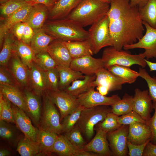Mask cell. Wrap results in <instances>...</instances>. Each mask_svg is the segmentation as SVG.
Returning <instances> with one entry per match:
<instances>
[{"label":"cell","instance_id":"28","mask_svg":"<svg viewBox=\"0 0 156 156\" xmlns=\"http://www.w3.org/2000/svg\"><path fill=\"white\" fill-rule=\"evenodd\" d=\"M73 59L93 54L92 46L89 38L82 41H63Z\"/></svg>","mask_w":156,"mask_h":156},{"label":"cell","instance_id":"56","mask_svg":"<svg viewBox=\"0 0 156 156\" xmlns=\"http://www.w3.org/2000/svg\"><path fill=\"white\" fill-rule=\"evenodd\" d=\"M96 87V89L98 92L103 95L106 96L109 91L108 88L105 86L99 85Z\"/></svg>","mask_w":156,"mask_h":156},{"label":"cell","instance_id":"45","mask_svg":"<svg viewBox=\"0 0 156 156\" xmlns=\"http://www.w3.org/2000/svg\"><path fill=\"white\" fill-rule=\"evenodd\" d=\"M44 71L47 90H59V76L56 67Z\"/></svg>","mask_w":156,"mask_h":156},{"label":"cell","instance_id":"11","mask_svg":"<svg viewBox=\"0 0 156 156\" xmlns=\"http://www.w3.org/2000/svg\"><path fill=\"white\" fill-rule=\"evenodd\" d=\"M94 87L79 95L77 99L79 105L85 108L100 105L111 106L121 99L118 94L107 96L95 90Z\"/></svg>","mask_w":156,"mask_h":156},{"label":"cell","instance_id":"37","mask_svg":"<svg viewBox=\"0 0 156 156\" xmlns=\"http://www.w3.org/2000/svg\"><path fill=\"white\" fill-rule=\"evenodd\" d=\"M16 41L13 35L8 32L5 38L0 53V65L6 66L14 52Z\"/></svg>","mask_w":156,"mask_h":156},{"label":"cell","instance_id":"4","mask_svg":"<svg viewBox=\"0 0 156 156\" xmlns=\"http://www.w3.org/2000/svg\"><path fill=\"white\" fill-rule=\"evenodd\" d=\"M109 106L100 105L90 108L84 107L75 125L79 128L86 139L93 136L95 126L102 121L107 114L112 112Z\"/></svg>","mask_w":156,"mask_h":156},{"label":"cell","instance_id":"15","mask_svg":"<svg viewBox=\"0 0 156 156\" xmlns=\"http://www.w3.org/2000/svg\"><path fill=\"white\" fill-rule=\"evenodd\" d=\"M26 106V113L34 123L38 127L41 116L42 102L40 96L29 88L24 89L23 92Z\"/></svg>","mask_w":156,"mask_h":156},{"label":"cell","instance_id":"61","mask_svg":"<svg viewBox=\"0 0 156 156\" xmlns=\"http://www.w3.org/2000/svg\"><path fill=\"white\" fill-rule=\"evenodd\" d=\"M26 1L28 2H32L33 3H34V0H23Z\"/></svg>","mask_w":156,"mask_h":156},{"label":"cell","instance_id":"8","mask_svg":"<svg viewBox=\"0 0 156 156\" xmlns=\"http://www.w3.org/2000/svg\"><path fill=\"white\" fill-rule=\"evenodd\" d=\"M142 23L146 29L145 34L137 42L124 46L125 50L135 48H142L144 51L140 54L146 59L156 58V28L151 27L145 22Z\"/></svg>","mask_w":156,"mask_h":156},{"label":"cell","instance_id":"6","mask_svg":"<svg viewBox=\"0 0 156 156\" xmlns=\"http://www.w3.org/2000/svg\"><path fill=\"white\" fill-rule=\"evenodd\" d=\"M101 58L104 67L106 69L114 65L130 67L136 64L143 68L147 65L145 58L142 57L140 53L132 54L126 51L117 50L112 46L109 47L104 49Z\"/></svg>","mask_w":156,"mask_h":156},{"label":"cell","instance_id":"58","mask_svg":"<svg viewBox=\"0 0 156 156\" xmlns=\"http://www.w3.org/2000/svg\"><path fill=\"white\" fill-rule=\"evenodd\" d=\"M11 152L5 149H2L0 151V156H8L11 155Z\"/></svg>","mask_w":156,"mask_h":156},{"label":"cell","instance_id":"7","mask_svg":"<svg viewBox=\"0 0 156 156\" xmlns=\"http://www.w3.org/2000/svg\"><path fill=\"white\" fill-rule=\"evenodd\" d=\"M88 31L94 54L104 47L113 46L107 14L92 25Z\"/></svg>","mask_w":156,"mask_h":156},{"label":"cell","instance_id":"36","mask_svg":"<svg viewBox=\"0 0 156 156\" xmlns=\"http://www.w3.org/2000/svg\"><path fill=\"white\" fill-rule=\"evenodd\" d=\"M14 51L29 68L33 62L35 55L30 45L18 40L15 41Z\"/></svg>","mask_w":156,"mask_h":156},{"label":"cell","instance_id":"24","mask_svg":"<svg viewBox=\"0 0 156 156\" xmlns=\"http://www.w3.org/2000/svg\"><path fill=\"white\" fill-rule=\"evenodd\" d=\"M58 135L38 129L36 142L40 149L39 156H49L52 153L54 143Z\"/></svg>","mask_w":156,"mask_h":156},{"label":"cell","instance_id":"52","mask_svg":"<svg viewBox=\"0 0 156 156\" xmlns=\"http://www.w3.org/2000/svg\"><path fill=\"white\" fill-rule=\"evenodd\" d=\"M25 23L21 22L15 25L11 28L13 34L18 40L21 41Z\"/></svg>","mask_w":156,"mask_h":156},{"label":"cell","instance_id":"14","mask_svg":"<svg viewBox=\"0 0 156 156\" xmlns=\"http://www.w3.org/2000/svg\"><path fill=\"white\" fill-rule=\"evenodd\" d=\"M70 67L85 75H92L104 67V65L101 58H96L88 55L73 59Z\"/></svg>","mask_w":156,"mask_h":156},{"label":"cell","instance_id":"39","mask_svg":"<svg viewBox=\"0 0 156 156\" xmlns=\"http://www.w3.org/2000/svg\"><path fill=\"white\" fill-rule=\"evenodd\" d=\"M34 4V3L23 0H8L0 4L1 15L5 18L24 6Z\"/></svg>","mask_w":156,"mask_h":156},{"label":"cell","instance_id":"34","mask_svg":"<svg viewBox=\"0 0 156 156\" xmlns=\"http://www.w3.org/2000/svg\"><path fill=\"white\" fill-rule=\"evenodd\" d=\"M139 13L143 21L156 28V0H148L144 7L139 8Z\"/></svg>","mask_w":156,"mask_h":156},{"label":"cell","instance_id":"22","mask_svg":"<svg viewBox=\"0 0 156 156\" xmlns=\"http://www.w3.org/2000/svg\"><path fill=\"white\" fill-rule=\"evenodd\" d=\"M152 132L146 123L137 122L129 125L127 140L135 145L142 144L151 140Z\"/></svg>","mask_w":156,"mask_h":156},{"label":"cell","instance_id":"30","mask_svg":"<svg viewBox=\"0 0 156 156\" xmlns=\"http://www.w3.org/2000/svg\"><path fill=\"white\" fill-rule=\"evenodd\" d=\"M56 68L59 76V89L64 90L74 81L84 78L85 75L70 67L57 66Z\"/></svg>","mask_w":156,"mask_h":156},{"label":"cell","instance_id":"50","mask_svg":"<svg viewBox=\"0 0 156 156\" xmlns=\"http://www.w3.org/2000/svg\"><path fill=\"white\" fill-rule=\"evenodd\" d=\"M153 108L155 112L153 116L146 122L152 132V137L150 142L156 145V102H153Z\"/></svg>","mask_w":156,"mask_h":156},{"label":"cell","instance_id":"41","mask_svg":"<svg viewBox=\"0 0 156 156\" xmlns=\"http://www.w3.org/2000/svg\"><path fill=\"white\" fill-rule=\"evenodd\" d=\"M81 132L77 126L75 125L70 131L65 133L64 135L75 148L83 150L85 142L81 134Z\"/></svg>","mask_w":156,"mask_h":156},{"label":"cell","instance_id":"12","mask_svg":"<svg viewBox=\"0 0 156 156\" xmlns=\"http://www.w3.org/2000/svg\"><path fill=\"white\" fill-rule=\"evenodd\" d=\"M6 66L20 88H29V68L15 51Z\"/></svg>","mask_w":156,"mask_h":156},{"label":"cell","instance_id":"23","mask_svg":"<svg viewBox=\"0 0 156 156\" xmlns=\"http://www.w3.org/2000/svg\"><path fill=\"white\" fill-rule=\"evenodd\" d=\"M49 10L45 5L35 4L24 22L29 25L34 30L42 28L48 17Z\"/></svg>","mask_w":156,"mask_h":156},{"label":"cell","instance_id":"49","mask_svg":"<svg viewBox=\"0 0 156 156\" xmlns=\"http://www.w3.org/2000/svg\"><path fill=\"white\" fill-rule=\"evenodd\" d=\"M150 142L148 141L140 145L133 144L127 140V145L128 149V155L129 156H142L146 146Z\"/></svg>","mask_w":156,"mask_h":156},{"label":"cell","instance_id":"51","mask_svg":"<svg viewBox=\"0 0 156 156\" xmlns=\"http://www.w3.org/2000/svg\"><path fill=\"white\" fill-rule=\"evenodd\" d=\"M34 34V29L29 25L25 23L21 41L30 45Z\"/></svg>","mask_w":156,"mask_h":156},{"label":"cell","instance_id":"31","mask_svg":"<svg viewBox=\"0 0 156 156\" xmlns=\"http://www.w3.org/2000/svg\"><path fill=\"white\" fill-rule=\"evenodd\" d=\"M95 74L85 75L82 79L73 81L71 84L64 90L69 94L77 98L80 94L87 91L92 87V84L95 79Z\"/></svg>","mask_w":156,"mask_h":156},{"label":"cell","instance_id":"9","mask_svg":"<svg viewBox=\"0 0 156 156\" xmlns=\"http://www.w3.org/2000/svg\"><path fill=\"white\" fill-rule=\"evenodd\" d=\"M129 125H122L117 129L107 133L109 146L114 155L126 156L128 154L127 145Z\"/></svg>","mask_w":156,"mask_h":156},{"label":"cell","instance_id":"2","mask_svg":"<svg viewBox=\"0 0 156 156\" xmlns=\"http://www.w3.org/2000/svg\"><path fill=\"white\" fill-rule=\"evenodd\" d=\"M42 28L56 39L64 42L82 41L89 38L88 31L67 17L47 21Z\"/></svg>","mask_w":156,"mask_h":156},{"label":"cell","instance_id":"3","mask_svg":"<svg viewBox=\"0 0 156 156\" xmlns=\"http://www.w3.org/2000/svg\"><path fill=\"white\" fill-rule=\"evenodd\" d=\"M109 8V4L102 0H82L66 17L84 27L107 15Z\"/></svg>","mask_w":156,"mask_h":156},{"label":"cell","instance_id":"5","mask_svg":"<svg viewBox=\"0 0 156 156\" xmlns=\"http://www.w3.org/2000/svg\"><path fill=\"white\" fill-rule=\"evenodd\" d=\"M42 109L38 127L44 130L60 135L62 132L60 116L47 90L42 94Z\"/></svg>","mask_w":156,"mask_h":156},{"label":"cell","instance_id":"19","mask_svg":"<svg viewBox=\"0 0 156 156\" xmlns=\"http://www.w3.org/2000/svg\"><path fill=\"white\" fill-rule=\"evenodd\" d=\"M47 52L57 66L70 67L73 58L63 41L57 39L53 41L48 46Z\"/></svg>","mask_w":156,"mask_h":156},{"label":"cell","instance_id":"17","mask_svg":"<svg viewBox=\"0 0 156 156\" xmlns=\"http://www.w3.org/2000/svg\"><path fill=\"white\" fill-rule=\"evenodd\" d=\"M96 78L92 84L95 88L99 85L107 87L109 91L121 90L123 84L127 83L125 79L113 74L103 67L99 69L95 74Z\"/></svg>","mask_w":156,"mask_h":156},{"label":"cell","instance_id":"47","mask_svg":"<svg viewBox=\"0 0 156 156\" xmlns=\"http://www.w3.org/2000/svg\"><path fill=\"white\" fill-rule=\"evenodd\" d=\"M118 121L121 125H129L137 122L146 123V121L140 115L133 110L126 114L118 116Z\"/></svg>","mask_w":156,"mask_h":156},{"label":"cell","instance_id":"29","mask_svg":"<svg viewBox=\"0 0 156 156\" xmlns=\"http://www.w3.org/2000/svg\"><path fill=\"white\" fill-rule=\"evenodd\" d=\"M34 30V34L30 45L35 54L47 52L50 43L56 39L47 34L42 28Z\"/></svg>","mask_w":156,"mask_h":156},{"label":"cell","instance_id":"10","mask_svg":"<svg viewBox=\"0 0 156 156\" xmlns=\"http://www.w3.org/2000/svg\"><path fill=\"white\" fill-rule=\"evenodd\" d=\"M47 91L52 101L60 111L61 120L80 105L77 98L64 90H47Z\"/></svg>","mask_w":156,"mask_h":156},{"label":"cell","instance_id":"42","mask_svg":"<svg viewBox=\"0 0 156 156\" xmlns=\"http://www.w3.org/2000/svg\"><path fill=\"white\" fill-rule=\"evenodd\" d=\"M33 62L43 71L56 68L57 65L47 51L35 55Z\"/></svg>","mask_w":156,"mask_h":156},{"label":"cell","instance_id":"44","mask_svg":"<svg viewBox=\"0 0 156 156\" xmlns=\"http://www.w3.org/2000/svg\"><path fill=\"white\" fill-rule=\"evenodd\" d=\"M118 117L112 112H109L102 121L97 124L98 128L107 133L117 129L122 125L118 122Z\"/></svg>","mask_w":156,"mask_h":156},{"label":"cell","instance_id":"59","mask_svg":"<svg viewBox=\"0 0 156 156\" xmlns=\"http://www.w3.org/2000/svg\"><path fill=\"white\" fill-rule=\"evenodd\" d=\"M105 2L109 4H110L112 0H102Z\"/></svg>","mask_w":156,"mask_h":156},{"label":"cell","instance_id":"16","mask_svg":"<svg viewBox=\"0 0 156 156\" xmlns=\"http://www.w3.org/2000/svg\"><path fill=\"white\" fill-rule=\"evenodd\" d=\"M11 105L16 127L25 136L36 142L38 129L34 126L31 119L24 111L12 103Z\"/></svg>","mask_w":156,"mask_h":156},{"label":"cell","instance_id":"33","mask_svg":"<svg viewBox=\"0 0 156 156\" xmlns=\"http://www.w3.org/2000/svg\"><path fill=\"white\" fill-rule=\"evenodd\" d=\"M107 69L114 75L125 79L129 84L134 83L139 77V72L131 69L129 67L114 65Z\"/></svg>","mask_w":156,"mask_h":156},{"label":"cell","instance_id":"38","mask_svg":"<svg viewBox=\"0 0 156 156\" xmlns=\"http://www.w3.org/2000/svg\"><path fill=\"white\" fill-rule=\"evenodd\" d=\"M133 96L127 93L122 99L111 106L112 112L119 116L126 114L133 110Z\"/></svg>","mask_w":156,"mask_h":156},{"label":"cell","instance_id":"20","mask_svg":"<svg viewBox=\"0 0 156 156\" xmlns=\"http://www.w3.org/2000/svg\"><path fill=\"white\" fill-rule=\"evenodd\" d=\"M61 156H97L96 153L77 149L68 142L64 135H58L54 145L52 153Z\"/></svg>","mask_w":156,"mask_h":156},{"label":"cell","instance_id":"18","mask_svg":"<svg viewBox=\"0 0 156 156\" xmlns=\"http://www.w3.org/2000/svg\"><path fill=\"white\" fill-rule=\"evenodd\" d=\"M107 134L104 131L98 128L96 133L91 141L85 145L83 150L97 154L99 156L114 155L109 147Z\"/></svg>","mask_w":156,"mask_h":156},{"label":"cell","instance_id":"25","mask_svg":"<svg viewBox=\"0 0 156 156\" xmlns=\"http://www.w3.org/2000/svg\"><path fill=\"white\" fill-rule=\"evenodd\" d=\"M82 0H59L49 10L50 20L66 18Z\"/></svg>","mask_w":156,"mask_h":156},{"label":"cell","instance_id":"46","mask_svg":"<svg viewBox=\"0 0 156 156\" xmlns=\"http://www.w3.org/2000/svg\"><path fill=\"white\" fill-rule=\"evenodd\" d=\"M139 77L146 82L148 87L149 95L153 102H156V77L151 76L145 69L140 67Z\"/></svg>","mask_w":156,"mask_h":156},{"label":"cell","instance_id":"32","mask_svg":"<svg viewBox=\"0 0 156 156\" xmlns=\"http://www.w3.org/2000/svg\"><path fill=\"white\" fill-rule=\"evenodd\" d=\"M16 150L21 156H39L40 153L37 142L25 136L20 139Z\"/></svg>","mask_w":156,"mask_h":156},{"label":"cell","instance_id":"1","mask_svg":"<svg viewBox=\"0 0 156 156\" xmlns=\"http://www.w3.org/2000/svg\"><path fill=\"white\" fill-rule=\"evenodd\" d=\"M110 4L107 15L112 47L121 50L142 37L143 24L139 8L131 6L129 0H112Z\"/></svg>","mask_w":156,"mask_h":156},{"label":"cell","instance_id":"26","mask_svg":"<svg viewBox=\"0 0 156 156\" xmlns=\"http://www.w3.org/2000/svg\"><path fill=\"white\" fill-rule=\"evenodd\" d=\"M0 93L12 103L26 113V106L24 95L18 87L0 84Z\"/></svg>","mask_w":156,"mask_h":156},{"label":"cell","instance_id":"55","mask_svg":"<svg viewBox=\"0 0 156 156\" xmlns=\"http://www.w3.org/2000/svg\"><path fill=\"white\" fill-rule=\"evenodd\" d=\"M148 0H129L130 5L138 8L144 7L147 3Z\"/></svg>","mask_w":156,"mask_h":156},{"label":"cell","instance_id":"60","mask_svg":"<svg viewBox=\"0 0 156 156\" xmlns=\"http://www.w3.org/2000/svg\"><path fill=\"white\" fill-rule=\"evenodd\" d=\"M8 0H0V4L3 3L7 1Z\"/></svg>","mask_w":156,"mask_h":156},{"label":"cell","instance_id":"53","mask_svg":"<svg viewBox=\"0 0 156 156\" xmlns=\"http://www.w3.org/2000/svg\"><path fill=\"white\" fill-rule=\"evenodd\" d=\"M142 156H156V145L150 142H148L145 147Z\"/></svg>","mask_w":156,"mask_h":156},{"label":"cell","instance_id":"48","mask_svg":"<svg viewBox=\"0 0 156 156\" xmlns=\"http://www.w3.org/2000/svg\"><path fill=\"white\" fill-rule=\"evenodd\" d=\"M0 84L17 86L19 87L14 77L7 66H5L0 65Z\"/></svg>","mask_w":156,"mask_h":156},{"label":"cell","instance_id":"54","mask_svg":"<svg viewBox=\"0 0 156 156\" xmlns=\"http://www.w3.org/2000/svg\"><path fill=\"white\" fill-rule=\"evenodd\" d=\"M59 0H34L35 4H41L46 6L49 10Z\"/></svg>","mask_w":156,"mask_h":156},{"label":"cell","instance_id":"27","mask_svg":"<svg viewBox=\"0 0 156 156\" xmlns=\"http://www.w3.org/2000/svg\"><path fill=\"white\" fill-rule=\"evenodd\" d=\"M29 69V89L36 93L42 95L47 90L44 71L33 62Z\"/></svg>","mask_w":156,"mask_h":156},{"label":"cell","instance_id":"57","mask_svg":"<svg viewBox=\"0 0 156 156\" xmlns=\"http://www.w3.org/2000/svg\"><path fill=\"white\" fill-rule=\"evenodd\" d=\"M145 60L149 68L150 71H156V63L149 61L146 59H145Z\"/></svg>","mask_w":156,"mask_h":156},{"label":"cell","instance_id":"40","mask_svg":"<svg viewBox=\"0 0 156 156\" xmlns=\"http://www.w3.org/2000/svg\"><path fill=\"white\" fill-rule=\"evenodd\" d=\"M0 120L15 123L11 103L0 93Z\"/></svg>","mask_w":156,"mask_h":156},{"label":"cell","instance_id":"43","mask_svg":"<svg viewBox=\"0 0 156 156\" xmlns=\"http://www.w3.org/2000/svg\"><path fill=\"white\" fill-rule=\"evenodd\" d=\"M84 107L80 105L62 119L63 121L61 123L62 132L65 133L68 132L75 126Z\"/></svg>","mask_w":156,"mask_h":156},{"label":"cell","instance_id":"13","mask_svg":"<svg viewBox=\"0 0 156 156\" xmlns=\"http://www.w3.org/2000/svg\"><path fill=\"white\" fill-rule=\"evenodd\" d=\"M153 108V102L148 90H135L133 96V110L135 112L146 122L151 117Z\"/></svg>","mask_w":156,"mask_h":156},{"label":"cell","instance_id":"35","mask_svg":"<svg viewBox=\"0 0 156 156\" xmlns=\"http://www.w3.org/2000/svg\"><path fill=\"white\" fill-rule=\"evenodd\" d=\"M15 126L2 120H0V136L10 144L16 146L20 139Z\"/></svg>","mask_w":156,"mask_h":156},{"label":"cell","instance_id":"21","mask_svg":"<svg viewBox=\"0 0 156 156\" xmlns=\"http://www.w3.org/2000/svg\"><path fill=\"white\" fill-rule=\"evenodd\" d=\"M33 5H28L24 6L5 18L4 22L1 24L0 27L1 48L2 46L5 36L9 30L16 24L24 22Z\"/></svg>","mask_w":156,"mask_h":156}]
</instances>
